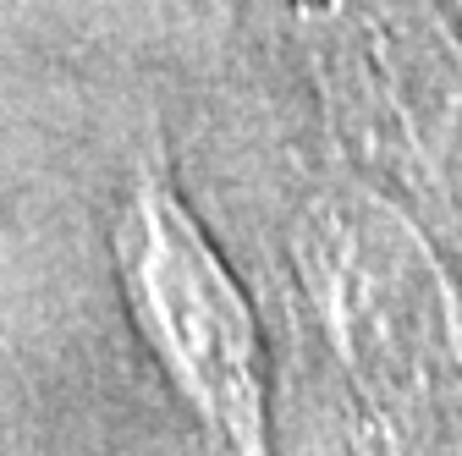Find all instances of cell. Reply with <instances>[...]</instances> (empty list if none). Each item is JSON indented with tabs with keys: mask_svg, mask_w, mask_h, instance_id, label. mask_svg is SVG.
<instances>
[{
	"mask_svg": "<svg viewBox=\"0 0 462 456\" xmlns=\"http://www.w3.org/2000/svg\"><path fill=\"white\" fill-rule=\"evenodd\" d=\"M127 280L149 335L177 369L199 413L237 445H259V335L243 292L231 287L215 248L165 182L138 187V209L122 232Z\"/></svg>",
	"mask_w": 462,
	"mask_h": 456,
	"instance_id": "cell-1",
	"label": "cell"
}]
</instances>
